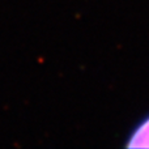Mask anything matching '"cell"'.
<instances>
[{"mask_svg": "<svg viewBox=\"0 0 149 149\" xmlns=\"http://www.w3.org/2000/svg\"><path fill=\"white\" fill-rule=\"evenodd\" d=\"M127 148H149V114L141 119L130 132L126 141Z\"/></svg>", "mask_w": 149, "mask_h": 149, "instance_id": "cell-1", "label": "cell"}]
</instances>
